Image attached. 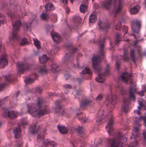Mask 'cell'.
<instances>
[{"label": "cell", "mask_w": 146, "mask_h": 147, "mask_svg": "<svg viewBox=\"0 0 146 147\" xmlns=\"http://www.w3.org/2000/svg\"><path fill=\"white\" fill-rule=\"evenodd\" d=\"M18 71L20 74H23L28 69V65L23 62H18L17 63Z\"/></svg>", "instance_id": "cell-4"}, {"label": "cell", "mask_w": 146, "mask_h": 147, "mask_svg": "<svg viewBox=\"0 0 146 147\" xmlns=\"http://www.w3.org/2000/svg\"><path fill=\"white\" fill-rule=\"evenodd\" d=\"M141 23L139 20H135L131 24V28L133 31L135 33L138 34L141 30Z\"/></svg>", "instance_id": "cell-3"}, {"label": "cell", "mask_w": 146, "mask_h": 147, "mask_svg": "<svg viewBox=\"0 0 146 147\" xmlns=\"http://www.w3.org/2000/svg\"><path fill=\"white\" fill-rule=\"evenodd\" d=\"M2 23V22L1 21V20H0V26H1Z\"/></svg>", "instance_id": "cell-32"}, {"label": "cell", "mask_w": 146, "mask_h": 147, "mask_svg": "<svg viewBox=\"0 0 146 147\" xmlns=\"http://www.w3.org/2000/svg\"><path fill=\"white\" fill-rule=\"evenodd\" d=\"M97 16L96 14H92L90 16V18H89V21L91 23H95L97 22Z\"/></svg>", "instance_id": "cell-17"}, {"label": "cell", "mask_w": 146, "mask_h": 147, "mask_svg": "<svg viewBox=\"0 0 146 147\" xmlns=\"http://www.w3.org/2000/svg\"><path fill=\"white\" fill-rule=\"evenodd\" d=\"M121 77L123 82L127 83L130 80L131 77V75L127 72H124L121 74Z\"/></svg>", "instance_id": "cell-10"}, {"label": "cell", "mask_w": 146, "mask_h": 147, "mask_svg": "<svg viewBox=\"0 0 146 147\" xmlns=\"http://www.w3.org/2000/svg\"><path fill=\"white\" fill-rule=\"evenodd\" d=\"M102 98H103V96H102V94H100L97 97L96 100H97V101H100V100H101V99H102Z\"/></svg>", "instance_id": "cell-30"}, {"label": "cell", "mask_w": 146, "mask_h": 147, "mask_svg": "<svg viewBox=\"0 0 146 147\" xmlns=\"http://www.w3.org/2000/svg\"><path fill=\"white\" fill-rule=\"evenodd\" d=\"M96 81L98 83H103L105 81V75L104 73H101L98 74V76L96 78Z\"/></svg>", "instance_id": "cell-12"}, {"label": "cell", "mask_w": 146, "mask_h": 147, "mask_svg": "<svg viewBox=\"0 0 146 147\" xmlns=\"http://www.w3.org/2000/svg\"><path fill=\"white\" fill-rule=\"evenodd\" d=\"M51 35L53 41L57 43H59L61 41V37L60 35L56 31H53L51 32Z\"/></svg>", "instance_id": "cell-6"}, {"label": "cell", "mask_w": 146, "mask_h": 147, "mask_svg": "<svg viewBox=\"0 0 146 147\" xmlns=\"http://www.w3.org/2000/svg\"><path fill=\"white\" fill-rule=\"evenodd\" d=\"M81 74L83 75H87V74H89V75H92V72L91 71V69L88 67H86L84 69L82 72L81 73Z\"/></svg>", "instance_id": "cell-19"}, {"label": "cell", "mask_w": 146, "mask_h": 147, "mask_svg": "<svg viewBox=\"0 0 146 147\" xmlns=\"http://www.w3.org/2000/svg\"><path fill=\"white\" fill-rule=\"evenodd\" d=\"M113 124H114V120L113 119H111L105 127V130L109 135H111V134L113 129Z\"/></svg>", "instance_id": "cell-8"}, {"label": "cell", "mask_w": 146, "mask_h": 147, "mask_svg": "<svg viewBox=\"0 0 146 147\" xmlns=\"http://www.w3.org/2000/svg\"><path fill=\"white\" fill-rule=\"evenodd\" d=\"M7 116L11 120L15 119L17 117V115L14 111H9L7 113Z\"/></svg>", "instance_id": "cell-16"}, {"label": "cell", "mask_w": 146, "mask_h": 147, "mask_svg": "<svg viewBox=\"0 0 146 147\" xmlns=\"http://www.w3.org/2000/svg\"><path fill=\"white\" fill-rule=\"evenodd\" d=\"M28 112L33 116L38 115L40 111V105L39 104H31L28 105Z\"/></svg>", "instance_id": "cell-2"}, {"label": "cell", "mask_w": 146, "mask_h": 147, "mask_svg": "<svg viewBox=\"0 0 146 147\" xmlns=\"http://www.w3.org/2000/svg\"><path fill=\"white\" fill-rule=\"evenodd\" d=\"M48 15L46 13H44L42 15L41 18L43 20H46L48 19Z\"/></svg>", "instance_id": "cell-28"}, {"label": "cell", "mask_w": 146, "mask_h": 147, "mask_svg": "<svg viewBox=\"0 0 146 147\" xmlns=\"http://www.w3.org/2000/svg\"><path fill=\"white\" fill-rule=\"evenodd\" d=\"M2 43L0 41V52L2 50Z\"/></svg>", "instance_id": "cell-31"}, {"label": "cell", "mask_w": 146, "mask_h": 147, "mask_svg": "<svg viewBox=\"0 0 146 147\" xmlns=\"http://www.w3.org/2000/svg\"><path fill=\"white\" fill-rule=\"evenodd\" d=\"M48 113V111L46 109H44L41 110L39 111V113H38V116L41 117V116H43L44 115H46Z\"/></svg>", "instance_id": "cell-23"}, {"label": "cell", "mask_w": 146, "mask_h": 147, "mask_svg": "<svg viewBox=\"0 0 146 147\" xmlns=\"http://www.w3.org/2000/svg\"><path fill=\"white\" fill-rule=\"evenodd\" d=\"M57 127L59 132L62 134H67L68 133V129L64 126L59 124L58 126Z\"/></svg>", "instance_id": "cell-11"}, {"label": "cell", "mask_w": 146, "mask_h": 147, "mask_svg": "<svg viewBox=\"0 0 146 147\" xmlns=\"http://www.w3.org/2000/svg\"><path fill=\"white\" fill-rule=\"evenodd\" d=\"M128 147H133V146L132 145H129V146H128Z\"/></svg>", "instance_id": "cell-33"}, {"label": "cell", "mask_w": 146, "mask_h": 147, "mask_svg": "<svg viewBox=\"0 0 146 147\" xmlns=\"http://www.w3.org/2000/svg\"><path fill=\"white\" fill-rule=\"evenodd\" d=\"M20 22H17L16 23H15L14 26V32H16L17 31L19 30V29L20 28Z\"/></svg>", "instance_id": "cell-25"}, {"label": "cell", "mask_w": 146, "mask_h": 147, "mask_svg": "<svg viewBox=\"0 0 146 147\" xmlns=\"http://www.w3.org/2000/svg\"><path fill=\"white\" fill-rule=\"evenodd\" d=\"M129 96H130L131 99L135 101V96L134 95L133 91L132 88H130V91H129Z\"/></svg>", "instance_id": "cell-24"}, {"label": "cell", "mask_w": 146, "mask_h": 147, "mask_svg": "<svg viewBox=\"0 0 146 147\" xmlns=\"http://www.w3.org/2000/svg\"><path fill=\"white\" fill-rule=\"evenodd\" d=\"M123 137L121 134L118 133L114 137L111 141L110 147H122Z\"/></svg>", "instance_id": "cell-1"}, {"label": "cell", "mask_w": 146, "mask_h": 147, "mask_svg": "<svg viewBox=\"0 0 146 147\" xmlns=\"http://www.w3.org/2000/svg\"><path fill=\"white\" fill-rule=\"evenodd\" d=\"M6 84H0V91H2L5 88Z\"/></svg>", "instance_id": "cell-29"}, {"label": "cell", "mask_w": 146, "mask_h": 147, "mask_svg": "<svg viewBox=\"0 0 146 147\" xmlns=\"http://www.w3.org/2000/svg\"><path fill=\"white\" fill-rule=\"evenodd\" d=\"M8 59L6 55H3L0 59V69H4L8 65Z\"/></svg>", "instance_id": "cell-7"}, {"label": "cell", "mask_w": 146, "mask_h": 147, "mask_svg": "<svg viewBox=\"0 0 146 147\" xmlns=\"http://www.w3.org/2000/svg\"><path fill=\"white\" fill-rule=\"evenodd\" d=\"M102 59L99 55H95L92 59V65L94 69H98L100 67Z\"/></svg>", "instance_id": "cell-5"}, {"label": "cell", "mask_w": 146, "mask_h": 147, "mask_svg": "<svg viewBox=\"0 0 146 147\" xmlns=\"http://www.w3.org/2000/svg\"><path fill=\"white\" fill-rule=\"evenodd\" d=\"M79 9H80L81 12L84 14L87 10V6L85 4H82V5H81Z\"/></svg>", "instance_id": "cell-21"}, {"label": "cell", "mask_w": 146, "mask_h": 147, "mask_svg": "<svg viewBox=\"0 0 146 147\" xmlns=\"http://www.w3.org/2000/svg\"><path fill=\"white\" fill-rule=\"evenodd\" d=\"M70 1H72V2H73V0H70Z\"/></svg>", "instance_id": "cell-34"}, {"label": "cell", "mask_w": 146, "mask_h": 147, "mask_svg": "<svg viewBox=\"0 0 146 147\" xmlns=\"http://www.w3.org/2000/svg\"><path fill=\"white\" fill-rule=\"evenodd\" d=\"M131 60L133 62L135 63V51L134 50H132L131 53Z\"/></svg>", "instance_id": "cell-27"}, {"label": "cell", "mask_w": 146, "mask_h": 147, "mask_svg": "<svg viewBox=\"0 0 146 147\" xmlns=\"http://www.w3.org/2000/svg\"><path fill=\"white\" fill-rule=\"evenodd\" d=\"M14 137L16 139H19L22 135V130L20 127H16L14 130Z\"/></svg>", "instance_id": "cell-9"}, {"label": "cell", "mask_w": 146, "mask_h": 147, "mask_svg": "<svg viewBox=\"0 0 146 147\" xmlns=\"http://www.w3.org/2000/svg\"><path fill=\"white\" fill-rule=\"evenodd\" d=\"M90 101H89L87 99L82 100V101H81L80 108H86L88 105L90 103Z\"/></svg>", "instance_id": "cell-18"}, {"label": "cell", "mask_w": 146, "mask_h": 147, "mask_svg": "<svg viewBox=\"0 0 146 147\" xmlns=\"http://www.w3.org/2000/svg\"><path fill=\"white\" fill-rule=\"evenodd\" d=\"M48 58L46 54H43L39 57V61L41 64H45L48 61Z\"/></svg>", "instance_id": "cell-13"}, {"label": "cell", "mask_w": 146, "mask_h": 147, "mask_svg": "<svg viewBox=\"0 0 146 147\" xmlns=\"http://www.w3.org/2000/svg\"><path fill=\"white\" fill-rule=\"evenodd\" d=\"M0 106H1V103H0Z\"/></svg>", "instance_id": "cell-35"}, {"label": "cell", "mask_w": 146, "mask_h": 147, "mask_svg": "<svg viewBox=\"0 0 146 147\" xmlns=\"http://www.w3.org/2000/svg\"><path fill=\"white\" fill-rule=\"evenodd\" d=\"M140 8H141V7L139 5H137L135 7H133L130 9V14L132 15L136 14L139 12Z\"/></svg>", "instance_id": "cell-14"}, {"label": "cell", "mask_w": 146, "mask_h": 147, "mask_svg": "<svg viewBox=\"0 0 146 147\" xmlns=\"http://www.w3.org/2000/svg\"><path fill=\"white\" fill-rule=\"evenodd\" d=\"M45 9L47 11H52L55 9V7L52 4L48 3L45 6Z\"/></svg>", "instance_id": "cell-20"}, {"label": "cell", "mask_w": 146, "mask_h": 147, "mask_svg": "<svg viewBox=\"0 0 146 147\" xmlns=\"http://www.w3.org/2000/svg\"><path fill=\"white\" fill-rule=\"evenodd\" d=\"M35 81V78H33L31 77H28L24 79V82L26 85H29L33 83Z\"/></svg>", "instance_id": "cell-15"}, {"label": "cell", "mask_w": 146, "mask_h": 147, "mask_svg": "<svg viewBox=\"0 0 146 147\" xmlns=\"http://www.w3.org/2000/svg\"><path fill=\"white\" fill-rule=\"evenodd\" d=\"M33 41H34V44L36 47V48L38 50H40L41 49V43H40V41L36 38L33 39Z\"/></svg>", "instance_id": "cell-22"}, {"label": "cell", "mask_w": 146, "mask_h": 147, "mask_svg": "<svg viewBox=\"0 0 146 147\" xmlns=\"http://www.w3.org/2000/svg\"><path fill=\"white\" fill-rule=\"evenodd\" d=\"M28 43V41L26 38H23L20 43V45L22 46H25Z\"/></svg>", "instance_id": "cell-26"}]
</instances>
